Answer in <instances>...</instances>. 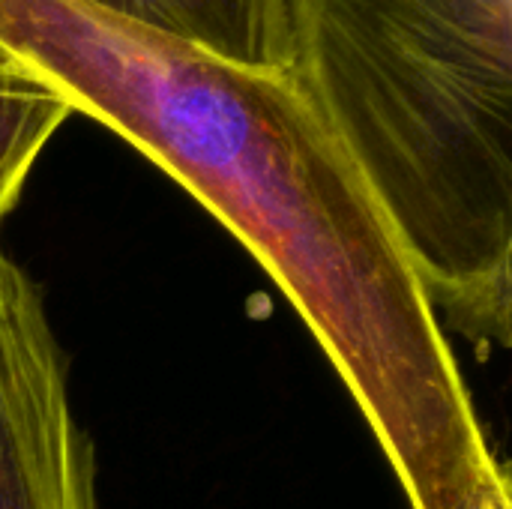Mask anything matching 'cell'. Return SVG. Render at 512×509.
Wrapping results in <instances>:
<instances>
[{"mask_svg": "<svg viewBox=\"0 0 512 509\" xmlns=\"http://www.w3.org/2000/svg\"><path fill=\"white\" fill-rule=\"evenodd\" d=\"M72 111V102L42 75L0 72V222L15 210L39 153Z\"/></svg>", "mask_w": 512, "mask_h": 509, "instance_id": "obj_4", "label": "cell"}, {"mask_svg": "<svg viewBox=\"0 0 512 509\" xmlns=\"http://www.w3.org/2000/svg\"><path fill=\"white\" fill-rule=\"evenodd\" d=\"M288 75L366 183L438 324L512 342V0H285Z\"/></svg>", "mask_w": 512, "mask_h": 509, "instance_id": "obj_1", "label": "cell"}, {"mask_svg": "<svg viewBox=\"0 0 512 509\" xmlns=\"http://www.w3.org/2000/svg\"><path fill=\"white\" fill-rule=\"evenodd\" d=\"M453 509H512V483L507 462H495Z\"/></svg>", "mask_w": 512, "mask_h": 509, "instance_id": "obj_5", "label": "cell"}, {"mask_svg": "<svg viewBox=\"0 0 512 509\" xmlns=\"http://www.w3.org/2000/svg\"><path fill=\"white\" fill-rule=\"evenodd\" d=\"M15 69H24V66H21V63H18V60H15L9 51L0 45V72H15Z\"/></svg>", "mask_w": 512, "mask_h": 509, "instance_id": "obj_6", "label": "cell"}, {"mask_svg": "<svg viewBox=\"0 0 512 509\" xmlns=\"http://www.w3.org/2000/svg\"><path fill=\"white\" fill-rule=\"evenodd\" d=\"M0 509H99L96 453L39 282L0 246Z\"/></svg>", "mask_w": 512, "mask_h": 509, "instance_id": "obj_2", "label": "cell"}, {"mask_svg": "<svg viewBox=\"0 0 512 509\" xmlns=\"http://www.w3.org/2000/svg\"><path fill=\"white\" fill-rule=\"evenodd\" d=\"M225 60L288 69L285 0H87Z\"/></svg>", "mask_w": 512, "mask_h": 509, "instance_id": "obj_3", "label": "cell"}]
</instances>
